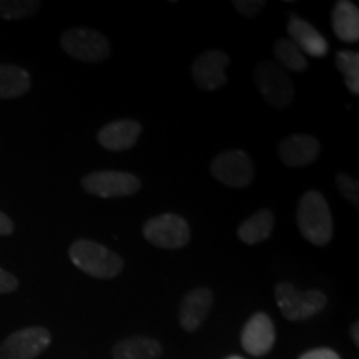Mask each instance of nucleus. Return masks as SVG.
Listing matches in <instances>:
<instances>
[{
	"label": "nucleus",
	"instance_id": "f257e3e1",
	"mask_svg": "<svg viewBox=\"0 0 359 359\" xmlns=\"http://www.w3.org/2000/svg\"><path fill=\"white\" fill-rule=\"evenodd\" d=\"M296 223L304 240L314 246H326L334 235L333 215L325 196L318 190H308L298 201Z\"/></svg>",
	"mask_w": 359,
	"mask_h": 359
},
{
	"label": "nucleus",
	"instance_id": "f03ea898",
	"mask_svg": "<svg viewBox=\"0 0 359 359\" xmlns=\"http://www.w3.org/2000/svg\"><path fill=\"white\" fill-rule=\"evenodd\" d=\"M72 263L85 275L98 280H111L123 271L125 262L120 255L92 240H77L70 245Z\"/></svg>",
	"mask_w": 359,
	"mask_h": 359
},
{
	"label": "nucleus",
	"instance_id": "7ed1b4c3",
	"mask_svg": "<svg viewBox=\"0 0 359 359\" xmlns=\"http://www.w3.org/2000/svg\"><path fill=\"white\" fill-rule=\"evenodd\" d=\"M278 308L288 321H304L326 308L327 298L320 290L302 291L293 283L281 281L275 288Z\"/></svg>",
	"mask_w": 359,
	"mask_h": 359
},
{
	"label": "nucleus",
	"instance_id": "20e7f679",
	"mask_svg": "<svg viewBox=\"0 0 359 359\" xmlns=\"http://www.w3.org/2000/svg\"><path fill=\"white\" fill-rule=\"evenodd\" d=\"M255 85L264 100L278 110L288 109L294 100V85L285 69L273 60H259L253 72Z\"/></svg>",
	"mask_w": 359,
	"mask_h": 359
},
{
	"label": "nucleus",
	"instance_id": "39448f33",
	"mask_svg": "<svg viewBox=\"0 0 359 359\" xmlns=\"http://www.w3.org/2000/svg\"><path fill=\"white\" fill-rule=\"evenodd\" d=\"M60 45L72 58L87 64H102L110 57V42L97 30L87 27H74L65 30L60 39Z\"/></svg>",
	"mask_w": 359,
	"mask_h": 359
},
{
	"label": "nucleus",
	"instance_id": "423d86ee",
	"mask_svg": "<svg viewBox=\"0 0 359 359\" xmlns=\"http://www.w3.org/2000/svg\"><path fill=\"white\" fill-rule=\"evenodd\" d=\"M143 236L150 245L163 250H180L190 243V224L183 217L163 213L147 219L143 224Z\"/></svg>",
	"mask_w": 359,
	"mask_h": 359
},
{
	"label": "nucleus",
	"instance_id": "0eeeda50",
	"mask_svg": "<svg viewBox=\"0 0 359 359\" xmlns=\"http://www.w3.org/2000/svg\"><path fill=\"white\" fill-rule=\"evenodd\" d=\"M82 188L88 195L100 198H125L140 191L142 182L137 175L115 170H97L82 178Z\"/></svg>",
	"mask_w": 359,
	"mask_h": 359
},
{
	"label": "nucleus",
	"instance_id": "6e6552de",
	"mask_svg": "<svg viewBox=\"0 0 359 359\" xmlns=\"http://www.w3.org/2000/svg\"><path fill=\"white\" fill-rule=\"evenodd\" d=\"M213 178L230 188H246L255 178V165L250 155L241 150H226L210 163Z\"/></svg>",
	"mask_w": 359,
	"mask_h": 359
},
{
	"label": "nucleus",
	"instance_id": "1a4fd4ad",
	"mask_svg": "<svg viewBox=\"0 0 359 359\" xmlns=\"http://www.w3.org/2000/svg\"><path fill=\"white\" fill-rule=\"evenodd\" d=\"M52 334L43 326L15 331L0 344V359H35L50 346Z\"/></svg>",
	"mask_w": 359,
	"mask_h": 359
},
{
	"label": "nucleus",
	"instance_id": "9d476101",
	"mask_svg": "<svg viewBox=\"0 0 359 359\" xmlns=\"http://www.w3.org/2000/svg\"><path fill=\"white\" fill-rule=\"evenodd\" d=\"M230 65V57L223 50H206L193 60L191 79L196 87L205 92H215L226 83L224 69Z\"/></svg>",
	"mask_w": 359,
	"mask_h": 359
},
{
	"label": "nucleus",
	"instance_id": "9b49d317",
	"mask_svg": "<svg viewBox=\"0 0 359 359\" xmlns=\"http://www.w3.org/2000/svg\"><path fill=\"white\" fill-rule=\"evenodd\" d=\"M275 323L263 311L255 313L241 330V346L251 356L268 354L275 346Z\"/></svg>",
	"mask_w": 359,
	"mask_h": 359
},
{
	"label": "nucleus",
	"instance_id": "f8f14e48",
	"mask_svg": "<svg viewBox=\"0 0 359 359\" xmlns=\"http://www.w3.org/2000/svg\"><path fill=\"white\" fill-rule=\"evenodd\" d=\"M215 296L213 291L206 286H198L185 294L178 308V321L180 326L187 333H195L201 325L206 321L210 311L213 308Z\"/></svg>",
	"mask_w": 359,
	"mask_h": 359
},
{
	"label": "nucleus",
	"instance_id": "ddd939ff",
	"mask_svg": "<svg viewBox=\"0 0 359 359\" xmlns=\"http://www.w3.org/2000/svg\"><path fill=\"white\" fill-rule=\"evenodd\" d=\"M321 147L313 135H291L278 143V156L286 167L303 168L320 156Z\"/></svg>",
	"mask_w": 359,
	"mask_h": 359
},
{
	"label": "nucleus",
	"instance_id": "4468645a",
	"mask_svg": "<svg viewBox=\"0 0 359 359\" xmlns=\"http://www.w3.org/2000/svg\"><path fill=\"white\" fill-rule=\"evenodd\" d=\"M142 130V123L137 120H115L100 128L97 140L109 151H127L138 142Z\"/></svg>",
	"mask_w": 359,
	"mask_h": 359
},
{
	"label": "nucleus",
	"instance_id": "2eb2a0df",
	"mask_svg": "<svg viewBox=\"0 0 359 359\" xmlns=\"http://www.w3.org/2000/svg\"><path fill=\"white\" fill-rule=\"evenodd\" d=\"M286 30L290 34V40L299 48L303 55L306 53V55L321 58L330 52L327 40L309 22L293 15L286 25Z\"/></svg>",
	"mask_w": 359,
	"mask_h": 359
},
{
	"label": "nucleus",
	"instance_id": "dca6fc26",
	"mask_svg": "<svg viewBox=\"0 0 359 359\" xmlns=\"http://www.w3.org/2000/svg\"><path fill=\"white\" fill-rule=\"evenodd\" d=\"M331 24L336 37L343 42L354 43L359 40V8L349 0H339L334 4L331 13Z\"/></svg>",
	"mask_w": 359,
	"mask_h": 359
},
{
	"label": "nucleus",
	"instance_id": "f3484780",
	"mask_svg": "<svg viewBox=\"0 0 359 359\" xmlns=\"http://www.w3.org/2000/svg\"><path fill=\"white\" fill-rule=\"evenodd\" d=\"M275 228V215L269 208H259L238 226V238L245 245H258L271 236Z\"/></svg>",
	"mask_w": 359,
	"mask_h": 359
},
{
	"label": "nucleus",
	"instance_id": "a211bd4d",
	"mask_svg": "<svg viewBox=\"0 0 359 359\" xmlns=\"http://www.w3.org/2000/svg\"><path fill=\"white\" fill-rule=\"evenodd\" d=\"M161 353V344L148 336H130L120 339L111 349L114 359H158Z\"/></svg>",
	"mask_w": 359,
	"mask_h": 359
},
{
	"label": "nucleus",
	"instance_id": "6ab92c4d",
	"mask_svg": "<svg viewBox=\"0 0 359 359\" xmlns=\"http://www.w3.org/2000/svg\"><path fill=\"white\" fill-rule=\"evenodd\" d=\"M32 87V79L25 69L17 65H0V98H17L25 95Z\"/></svg>",
	"mask_w": 359,
	"mask_h": 359
},
{
	"label": "nucleus",
	"instance_id": "aec40b11",
	"mask_svg": "<svg viewBox=\"0 0 359 359\" xmlns=\"http://www.w3.org/2000/svg\"><path fill=\"white\" fill-rule=\"evenodd\" d=\"M275 55L280 60V67L294 74H303L308 69L306 57L299 52V48L290 39H278L275 43Z\"/></svg>",
	"mask_w": 359,
	"mask_h": 359
},
{
	"label": "nucleus",
	"instance_id": "412c9836",
	"mask_svg": "<svg viewBox=\"0 0 359 359\" xmlns=\"http://www.w3.org/2000/svg\"><path fill=\"white\" fill-rule=\"evenodd\" d=\"M334 65L343 74L344 83L353 95L359 93V53L353 50H339L334 57Z\"/></svg>",
	"mask_w": 359,
	"mask_h": 359
},
{
	"label": "nucleus",
	"instance_id": "4be33fe9",
	"mask_svg": "<svg viewBox=\"0 0 359 359\" xmlns=\"http://www.w3.org/2000/svg\"><path fill=\"white\" fill-rule=\"evenodd\" d=\"M40 8L39 0H0V19L24 20Z\"/></svg>",
	"mask_w": 359,
	"mask_h": 359
},
{
	"label": "nucleus",
	"instance_id": "5701e85b",
	"mask_svg": "<svg viewBox=\"0 0 359 359\" xmlns=\"http://www.w3.org/2000/svg\"><path fill=\"white\" fill-rule=\"evenodd\" d=\"M336 187L341 195L346 198L349 203L354 205L358 208L359 205V183L356 178H353L351 175L346 173H338L336 175Z\"/></svg>",
	"mask_w": 359,
	"mask_h": 359
},
{
	"label": "nucleus",
	"instance_id": "b1692460",
	"mask_svg": "<svg viewBox=\"0 0 359 359\" xmlns=\"http://www.w3.org/2000/svg\"><path fill=\"white\" fill-rule=\"evenodd\" d=\"M233 7L246 19H255V17H258L264 11L266 2H263V0H235Z\"/></svg>",
	"mask_w": 359,
	"mask_h": 359
},
{
	"label": "nucleus",
	"instance_id": "393cba45",
	"mask_svg": "<svg viewBox=\"0 0 359 359\" xmlns=\"http://www.w3.org/2000/svg\"><path fill=\"white\" fill-rule=\"evenodd\" d=\"M17 288H19V280H17L12 273L0 268V294L12 293V291H15Z\"/></svg>",
	"mask_w": 359,
	"mask_h": 359
},
{
	"label": "nucleus",
	"instance_id": "a878e982",
	"mask_svg": "<svg viewBox=\"0 0 359 359\" xmlns=\"http://www.w3.org/2000/svg\"><path fill=\"white\" fill-rule=\"evenodd\" d=\"M298 359H341V356L330 348H316L303 353Z\"/></svg>",
	"mask_w": 359,
	"mask_h": 359
},
{
	"label": "nucleus",
	"instance_id": "bb28decb",
	"mask_svg": "<svg viewBox=\"0 0 359 359\" xmlns=\"http://www.w3.org/2000/svg\"><path fill=\"white\" fill-rule=\"evenodd\" d=\"M15 226H13V222L7 217L6 213L0 212V236H11Z\"/></svg>",
	"mask_w": 359,
	"mask_h": 359
},
{
	"label": "nucleus",
	"instance_id": "cd10ccee",
	"mask_svg": "<svg viewBox=\"0 0 359 359\" xmlns=\"http://www.w3.org/2000/svg\"><path fill=\"white\" fill-rule=\"evenodd\" d=\"M349 334H351V339L354 343V346H359V323L356 321L354 325L351 326V331H349Z\"/></svg>",
	"mask_w": 359,
	"mask_h": 359
},
{
	"label": "nucleus",
	"instance_id": "c85d7f7f",
	"mask_svg": "<svg viewBox=\"0 0 359 359\" xmlns=\"http://www.w3.org/2000/svg\"><path fill=\"white\" fill-rule=\"evenodd\" d=\"M226 359H243V358H240V356H230V358H226Z\"/></svg>",
	"mask_w": 359,
	"mask_h": 359
}]
</instances>
